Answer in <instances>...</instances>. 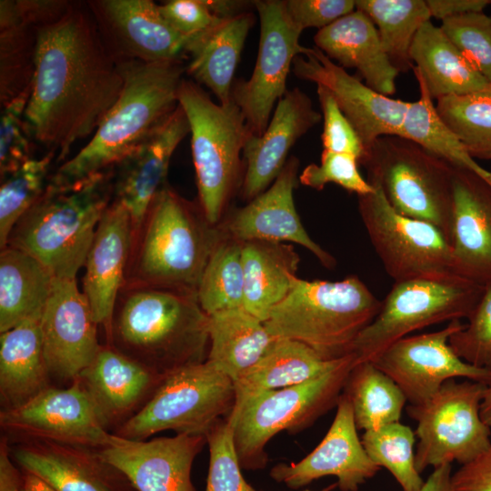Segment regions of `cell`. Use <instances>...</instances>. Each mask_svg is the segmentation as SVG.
I'll return each instance as SVG.
<instances>
[{
  "mask_svg": "<svg viewBox=\"0 0 491 491\" xmlns=\"http://www.w3.org/2000/svg\"><path fill=\"white\" fill-rule=\"evenodd\" d=\"M431 17L441 21L470 13L483 12L489 0H426Z\"/></svg>",
  "mask_w": 491,
  "mask_h": 491,
  "instance_id": "cell-54",
  "label": "cell"
},
{
  "mask_svg": "<svg viewBox=\"0 0 491 491\" xmlns=\"http://www.w3.org/2000/svg\"><path fill=\"white\" fill-rule=\"evenodd\" d=\"M255 22V15L247 11L231 18H220L206 30L186 38L185 73L196 84L208 88L219 104L232 100L234 75Z\"/></svg>",
  "mask_w": 491,
  "mask_h": 491,
  "instance_id": "cell-30",
  "label": "cell"
},
{
  "mask_svg": "<svg viewBox=\"0 0 491 491\" xmlns=\"http://www.w3.org/2000/svg\"><path fill=\"white\" fill-rule=\"evenodd\" d=\"M30 88L31 85L20 95L1 105V181L33 158L32 148L35 142L29 134L25 117Z\"/></svg>",
  "mask_w": 491,
  "mask_h": 491,
  "instance_id": "cell-46",
  "label": "cell"
},
{
  "mask_svg": "<svg viewBox=\"0 0 491 491\" xmlns=\"http://www.w3.org/2000/svg\"><path fill=\"white\" fill-rule=\"evenodd\" d=\"M235 402L233 380L205 360L166 375L147 404L113 434L135 440L167 430L205 436Z\"/></svg>",
  "mask_w": 491,
  "mask_h": 491,
  "instance_id": "cell-11",
  "label": "cell"
},
{
  "mask_svg": "<svg viewBox=\"0 0 491 491\" xmlns=\"http://www.w3.org/2000/svg\"><path fill=\"white\" fill-rule=\"evenodd\" d=\"M316 94L324 123L321 135L323 150L354 155L360 164L366 151L354 126L324 86L317 85Z\"/></svg>",
  "mask_w": 491,
  "mask_h": 491,
  "instance_id": "cell-50",
  "label": "cell"
},
{
  "mask_svg": "<svg viewBox=\"0 0 491 491\" xmlns=\"http://www.w3.org/2000/svg\"><path fill=\"white\" fill-rule=\"evenodd\" d=\"M341 358L325 360L305 344L277 338L266 355L234 382V407L258 395L296 386L321 376Z\"/></svg>",
  "mask_w": 491,
  "mask_h": 491,
  "instance_id": "cell-36",
  "label": "cell"
},
{
  "mask_svg": "<svg viewBox=\"0 0 491 491\" xmlns=\"http://www.w3.org/2000/svg\"><path fill=\"white\" fill-rule=\"evenodd\" d=\"M0 427L10 443L44 440L97 449L112 435L76 378L66 387L52 386L19 407L0 411Z\"/></svg>",
  "mask_w": 491,
  "mask_h": 491,
  "instance_id": "cell-16",
  "label": "cell"
},
{
  "mask_svg": "<svg viewBox=\"0 0 491 491\" xmlns=\"http://www.w3.org/2000/svg\"><path fill=\"white\" fill-rule=\"evenodd\" d=\"M260 22L258 52L247 80L235 81L231 98L241 110L251 134L266 129L277 102L287 91L286 81L294 59L305 46L299 43L303 31L290 19L284 0H256Z\"/></svg>",
  "mask_w": 491,
  "mask_h": 491,
  "instance_id": "cell-14",
  "label": "cell"
},
{
  "mask_svg": "<svg viewBox=\"0 0 491 491\" xmlns=\"http://www.w3.org/2000/svg\"><path fill=\"white\" fill-rule=\"evenodd\" d=\"M321 119L322 115L300 88L286 92L265 132L261 135L250 134L246 141L240 194L246 203L273 184L286 165L292 146Z\"/></svg>",
  "mask_w": 491,
  "mask_h": 491,
  "instance_id": "cell-26",
  "label": "cell"
},
{
  "mask_svg": "<svg viewBox=\"0 0 491 491\" xmlns=\"http://www.w3.org/2000/svg\"><path fill=\"white\" fill-rule=\"evenodd\" d=\"M480 416L484 423L491 429V384L487 385L481 401Z\"/></svg>",
  "mask_w": 491,
  "mask_h": 491,
  "instance_id": "cell-59",
  "label": "cell"
},
{
  "mask_svg": "<svg viewBox=\"0 0 491 491\" xmlns=\"http://www.w3.org/2000/svg\"><path fill=\"white\" fill-rule=\"evenodd\" d=\"M435 107L474 159L491 160V84L469 94L439 98Z\"/></svg>",
  "mask_w": 491,
  "mask_h": 491,
  "instance_id": "cell-42",
  "label": "cell"
},
{
  "mask_svg": "<svg viewBox=\"0 0 491 491\" xmlns=\"http://www.w3.org/2000/svg\"><path fill=\"white\" fill-rule=\"evenodd\" d=\"M163 18L185 38L199 34L220 18L215 16L205 0H170L158 5Z\"/></svg>",
  "mask_w": 491,
  "mask_h": 491,
  "instance_id": "cell-52",
  "label": "cell"
},
{
  "mask_svg": "<svg viewBox=\"0 0 491 491\" xmlns=\"http://www.w3.org/2000/svg\"><path fill=\"white\" fill-rule=\"evenodd\" d=\"M491 2V1H490Z\"/></svg>",
  "mask_w": 491,
  "mask_h": 491,
  "instance_id": "cell-62",
  "label": "cell"
},
{
  "mask_svg": "<svg viewBox=\"0 0 491 491\" xmlns=\"http://www.w3.org/2000/svg\"><path fill=\"white\" fill-rule=\"evenodd\" d=\"M362 444L371 460L386 467L403 491H422L425 484L415 464L416 433L395 422L365 431Z\"/></svg>",
  "mask_w": 491,
  "mask_h": 491,
  "instance_id": "cell-43",
  "label": "cell"
},
{
  "mask_svg": "<svg viewBox=\"0 0 491 491\" xmlns=\"http://www.w3.org/2000/svg\"><path fill=\"white\" fill-rule=\"evenodd\" d=\"M165 377L105 344L76 379L103 426L114 433L147 404Z\"/></svg>",
  "mask_w": 491,
  "mask_h": 491,
  "instance_id": "cell-24",
  "label": "cell"
},
{
  "mask_svg": "<svg viewBox=\"0 0 491 491\" xmlns=\"http://www.w3.org/2000/svg\"><path fill=\"white\" fill-rule=\"evenodd\" d=\"M381 306L357 276L338 281L296 277L264 323L275 337L298 341L323 359L336 360L352 353Z\"/></svg>",
  "mask_w": 491,
  "mask_h": 491,
  "instance_id": "cell-6",
  "label": "cell"
},
{
  "mask_svg": "<svg viewBox=\"0 0 491 491\" xmlns=\"http://www.w3.org/2000/svg\"><path fill=\"white\" fill-rule=\"evenodd\" d=\"M413 72L419 86V98L410 102L400 136L412 140L453 165L469 169L491 185V172L482 167L466 151L456 135L439 117L420 73Z\"/></svg>",
  "mask_w": 491,
  "mask_h": 491,
  "instance_id": "cell-40",
  "label": "cell"
},
{
  "mask_svg": "<svg viewBox=\"0 0 491 491\" xmlns=\"http://www.w3.org/2000/svg\"><path fill=\"white\" fill-rule=\"evenodd\" d=\"M113 175L112 167L70 185L48 184L15 225L7 246L37 259L55 278L75 279L113 201Z\"/></svg>",
  "mask_w": 491,
  "mask_h": 491,
  "instance_id": "cell-5",
  "label": "cell"
},
{
  "mask_svg": "<svg viewBox=\"0 0 491 491\" xmlns=\"http://www.w3.org/2000/svg\"><path fill=\"white\" fill-rule=\"evenodd\" d=\"M464 326L460 320H454L438 331L406 336L371 362L397 385L410 405L425 403L445 382L456 377L490 385V370L466 363L449 345L451 336Z\"/></svg>",
  "mask_w": 491,
  "mask_h": 491,
  "instance_id": "cell-15",
  "label": "cell"
},
{
  "mask_svg": "<svg viewBox=\"0 0 491 491\" xmlns=\"http://www.w3.org/2000/svg\"><path fill=\"white\" fill-rule=\"evenodd\" d=\"M124 85L90 141L52 175L66 186L112 168L145 141L178 105L185 65L182 60L118 63Z\"/></svg>",
  "mask_w": 491,
  "mask_h": 491,
  "instance_id": "cell-3",
  "label": "cell"
},
{
  "mask_svg": "<svg viewBox=\"0 0 491 491\" xmlns=\"http://www.w3.org/2000/svg\"><path fill=\"white\" fill-rule=\"evenodd\" d=\"M468 322L449 338V345L461 359L491 371V286L468 317Z\"/></svg>",
  "mask_w": 491,
  "mask_h": 491,
  "instance_id": "cell-48",
  "label": "cell"
},
{
  "mask_svg": "<svg viewBox=\"0 0 491 491\" xmlns=\"http://www.w3.org/2000/svg\"><path fill=\"white\" fill-rule=\"evenodd\" d=\"M299 160L288 158L273 184L242 207L227 211L218 224L223 233L240 242L261 240L297 244L311 252L326 268H334L335 257L307 234L294 200L299 183Z\"/></svg>",
  "mask_w": 491,
  "mask_h": 491,
  "instance_id": "cell-20",
  "label": "cell"
},
{
  "mask_svg": "<svg viewBox=\"0 0 491 491\" xmlns=\"http://www.w3.org/2000/svg\"><path fill=\"white\" fill-rule=\"evenodd\" d=\"M287 14L301 31L319 30L356 10L355 0H285Z\"/></svg>",
  "mask_w": 491,
  "mask_h": 491,
  "instance_id": "cell-51",
  "label": "cell"
},
{
  "mask_svg": "<svg viewBox=\"0 0 491 491\" xmlns=\"http://www.w3.org/2000/svg\"><path fill=\"white\" fill-rule=\"evenodd\" d=\"M189 133L187 117L178 104L145 141L113 166V201L129 214L132 239L154 199L167 184L172 155Z\"/></svg>",
  "mask_w": 491,
  "mask_h": 491,
  "instance_id": "cell-23",
  "label": "cell"
},
{
  "mask_svg": "<svg viewBox=\"0 0 491 491\" xmlns=\"http://www.w3.org/2000/svg\"><path fill=\"white\" fill-rule=\"evenodd\" d=\"M451 464L435 467L425 481L422 491H452L451 489Z\"/></svg>",
  "mask_w": 491,
  "mask_h": 491,
  "instance_id": "cell-57",
  "label": "cell"
},
{
  "mask_svg": "<svg viewBox=\"0 0 491 491\" xmlns=\"http://www.w3.org/2000/svg\"><path fill=\"white\" fill-rule=\"evenodd\" d=\"M208 316L207 361L236 381L250 370L277 339L265 323L244 308Z\"/></svg>",
  "mask_w": 491,
  "mask_h": 491,
  "instance_id": "cell-34",
  "label": "cell"
},
{
  "mask_svg": "<svg viewBox=\"0 0 491 491\" xmlns=\"http://www.w3.org/2000/svg\"><path fill=\"white\" fill-rule=\"evenodd\" d=\"M178 104L190 127L198 203L212 225H218L244 176L243 149L248 135L245 117L231 100L216 104L200 85L183 79Z\"/></svg>",
  "mask_w": 491,
  "mask_h": 491,
  "instance_id": "cell-7",
  "label": "cell"
},
{
  "mask_svg": "<svg viewBox=\"0 0 491 491\" xmlns=\"http://www.w3.org/2000/svg\"><path fill=\"white\" fill-rule=\"evenodd\" d=\"M24 473V486L22 491H55L49 484L40 477L30 474Z\"/></svg>",
  "mask_w": 491,
  "mask_h": 491,
  "instance_id": "cell-58",
  "label": "cell"
},
{
  "mask_svg": "<svg viewBox=\"0 0 491 491\" xmlns=\"http://www.w3.org/2000/svg\"><path fill=\"white\" fill-rule=\"evenodd\" d=\"M1 411L19 407L52 386L40 320L0 333Z\"/></svg>",
  "mask_w": 491,
  "mask_h": 491,
  "instance_id": "cell-31",
  "label": "cell"
},
{
  "mask_svg": "<svg viewBox=\"0 0 491 491\" xmlns=\"http://www.w3.org/2000/svg\"><path fill=\"white\" fill-rule=\"evenodd\" d=\"M97 326L76 280L55 278L40 320L51 379L71 384L94 360L101 347Z\"/></svg>",
  "mask_w": 491,
  "mask_h": 491,
  "instance_id": "cell-19",
  "label": "cell"
},
{
  "mask_svg": "<svg viewBox=\"0 0 491 491\" xmlns=\"http://www.w3.org/2000/svg\"><path fill=\"white\" fill-rule=\"evenodd\" d=\"M292 71L297 78L322 85L332 95L366 153L381 136H400L410 102L377 93L316 46H305L303 54L294 59Z\"/></svg>",
  "mask_w": 491,
  "mask_h": 491,
  "instance_id": "cell-17",
  "label": "cell"
},
{
  "mask_svg": "<svg viewBox=\"0 0 491 491\" xmlns=\"http://www.w3.org/2000/svg\"><path fill=\"white\" fill-rule=\"evenodd\" d=\"M54 276L42 263L7 246L0 253V333L24 322L41 320Z\"/></svg>",
  "mask_w": 491,
  "mask_h": 491,
  "instance_id": "cell-35",
  "label": "cell"
},
{
  "mask_svg": "<svg viewBox=\"0 0 491 491\" xmlns=\"http://www.w3.org/2000/svg\"><path fill=\"white\" fill-rule=\"evenodd\" d=\"M450 245L456 275L491 286V185L454 165Z\"/></svg>",
  "mask_w": 491,
  "mask_h": 491,
  "instance_id": "cell-27",
  "label": "cell"
},
{
  "mask_svg": "<svg viewBox=\"0 0 491 491\" xmlns=\"http://www.w3.org/2000/svg\"><path fill=\"white\" fill-rule=\"evenodd\" d=\"M197 298L206 315L244 308L242 242L223 235L204 269Z\"/></svg>",
  "mask_w": 491,
  "mask_h": 491,
  "instance_id": "cell-41",
  "label": "cell"
},
{
  "mask_svg": "<svg viewBox=\"0 0 491 491\" xmlns=\"http://www.w3.org/2000/svg\"><path fill=\"white\" fill-rule=\"evenodd\" d=\"M356 9L375 24L384 51L398 72L413 69L410 48L421 28L431 20L424 0H356Z\"/></svg>",
  "mask_w": 491,
  "mask_h": 491,
  "instance_id": "cell-39",
  "label": "cell"
},
{
  "mask_svg": "<svg viewBox=\"0 0 491 491\" xmlns=\"http://www.w3.org/2000/svg\"><path fill=\"white\" fill-rule=\"evenodd\" d=\"M38 27L20 14L15 1H0L1 105L31 85Z\"/></svg>",
  "mask_w": 491,
  "mask_h": 491,
  "instance_id": "cell-37",
  "label": "cell"
},
{
  "mask_svg": "<svg viewBox=\"0 0 491 491\" xmlns=\"http://www.w3.org/2000/svg\"><path fill=\"white\" fill-rule=\"evenodd\" d=\"M490 172H491V169H490Z\"/></svg>",
  "mask_w": 491,
  "mask_h": 491,
  "instance_id": "cell-61",
  "label": "cell"
},
{
  "mask_svg": "<svg viewBox=\"0 0 491 491\" xmlns=\"http://www.w3.org/2000/svg\"><path fill=\"white\" fill-rule=\"evenodd\" d=\"M13 460L10 443L6 436H1L0 442V491H22L24 473Z\"/></svg>",
  "mask_w": 491,
  "mask_h": 491,
  "instance_id": "cell-55",
  "label": "cell"
},
{
  "mask_svg": "<svg viewBox=\"0 0 491 491\" xmlns=\"http://www.w3.org/2000/svg\"><path fill=\"white\" fill-rule=\"evenodd\" d=\"M356 430L351 403L342 393L332 425L318 446L298 462L273 466L271 477L298 489L323 476H335L341 491H357L381 467L368 456Z\"/></svg>",
  "mask_w": 491,
  "mask_h": 491,
  "instance_id": "cell-22",
  "label": "cell"
},
{
  "mask_svg": "<svg viewBox=\"0 0 491 491\" xmlns=\"http://www.w3.org/2000/svg\"><path fill=\"white\" fill-rule=\"evenodd\" d=\"M198 201L192 202L167 183L151 204L132 241L125 284L197 294L211 253L223 237Z\"/></svg>",
  "mask_w": 491,
  "mask_h": 491,
  "instance_id": "cell-4",
  "label": "cell"
},
{
  "mask_svg": "<svg viewBox=\"0 0 491 491\" xmlns=\"http://www.w3.org/2000/svg\"><path fill=\"white\" fill-rule=\"evenodd\" d=\"M357 429L365 431L400 422L406 398L397 385L371 361L357 363L343 390Z\"/></svg>",
  "mask_w": 491,
  "mask_h": 491,
  "instance_id": "cell-38",
  "label": "cell"
},
{
  "mask_svg": "<svg viewBox=\"0 0 491 491\" xmlns=\"http://www.w3.org/2000/svg\"><path fill=\"white\" fill-rule=\"evenodd\" d=\"M205 3L211 13L222 19L236 16L254 6V1L244 0H205Z\"/></svg>",
  "mask_w": 491,
  "mask_h": 491,
  "instance_id": "cell-56",
  "label": "cell"
},
{
  "mask_svg": "<svg viewBox=\"0 0 491 491\" xmlns=\"http://www.w3.org/2000/svg\"><path fill=\"white\" fill-rule=\"evenodd\" d=\"M105 338V344L166 376L207 359L208 316L196 293L124 284Z\"/></svg>",
  "mask_w": 491,
  "mask_h": 491,
  "instance_id": "cell-2",
  "label": "cell"
},
{
  "mask_svg": "<svg viewBox=\"0 0 491 491\" xmlns=\"http://www.w3.org/2000/svg\"><path fill=\"white\" fill-rule=\"evenodd\" d=\"M410 59L434 101L469 94L490 84L431 20L418 30L410 48Z\"/></svg>",
  "mask_w": 491,
  "mask_h": 491,
  "instance_id": "cell-33",
  "label": "cell"
},
{
  "mask_svg": "<svg viewBox=\"0 0 491 491\" xmlns=\"http://www.w3.org/2000/svg\"><path fill=\"white\" fill-rule=\"evenodd\" d=\"M441 29L491 84V15L470 13L442 21Z\"/></svg>",
  "mask_w": 491,
  "mask_h": 491,
  "instance_id": "cell-47",
  "label": "cell"
},
{
  "mask_svg": "<svg viewBox=\"0 0 491 491\" xmlns=\"http://www.w3.org/2000/svg\"><path fill=\"white\" fill-rule=\"evenodd\" d=\"M486 286L456 274L395 282L372 323L356 338L357 363L372 361L411 332L471 316Z\"/></svg>",
  "mask_w": 491,
  "mask_h": 491,
  "instance_id": "cell-10",
  "label": "cell"
},
{
  "mask_svg": "<svg viewBox=\"0 0 491 491\" xmlns=\"http://www.w3.org/2000/svg\"><path fill=\"white\" fill-rule=\"evenodd\" d=\"M486 386L450 379L425 403L406 407L417 422L415 464L420 474L428 466L466 464L491 446V429L480 416Z\"/></svg>",
  "mask_w": 491,
  "mask_h": 491,
  "instance_id": "cell-12",
  "label": "cell"
},
{
  "mask_svg": "<svg viewBox=\"0 0 491 491\" xmlns=\"http://www.w3.org/2000/svg\"><path fill=\"white\" fill-rule=\"evenodd\" d=\"M54 152L31 158L1 181L0 248L7 246L9 235L22 215L45 191L51 177Z\"/></svg>",
  "mask_w": 491,
  "mask_h": 491,
  "instance_id": "cell-44",
  "label": "cell"
},
{
  "mask_svg": "<svg viewBox=\"0 0 491 491\" xmlns=\"http://www.w3.org/2000/svg\"><path fill=\"white\" fill-rule=\"evenodd\" d=\"M360 164L393 209L434 225L450 242L453 165L399 135L379 137Z\"/></svg>",
  "mask_w": 491,
  "mask_h": 491,
  "instance_id": "cell-8",
  "label": "cell"
},
{
  "mask_svg": "<svg viewBox=\"0 0 491 491\" xmlns=\"http://www.w3.org/2000/svg\"><path fill=\"white\" fill-rule=\"evenodd\" d=\"M209 447V468L205 491H259L241 472L234 442V424L226 416L205 436Z\"/></svg>",
  "mask_w": 491,
  "mask_h": 491,
  "instance_id": "cell-45",
  "label": "cell"
},
{
  "mask_svg": "<svg viewBox=\"0 0 491 491\" xmlns=\"http://www.w3.org/2000/svg\"><path fill=\"white\" fill-rule=\"evenodd\" d=\"M358 196V211L387 275L395 282L455 274L451 245L439 228L397 213L382 191Z\"/></svg>",
  "mask_w": 491,
  "mask_h": 491,
  "instance_id": "cell-13",
  "label": "cell"
},
{
  "mask_svg": "<svg viewBox=\"0 0 491 491\" xmlns=\"http://www.w3.org/2000/svg\"><path fill=\"white\" fill-rule=\"evenodd\" d=\"M358 165L354 155L323 150L320 164L306 165L299 174V183L316 190L333 183L357 196L374 192V186L360 174Z\"/></svg>",
  "mask_w": 491,
  "mask_h": 491,
  "instance_id": "cell-49",
  "label": "cell"
},
{
  "mask_svg": "<svg viewBox=\"0 0 491 491\" xmlns=\"http://www.w3.org/2000/svg\"><path fill=\"white\" fill-rule=\"evenodd\" d=\"M357 364L351 353L325 374L302 384L266 392L234 407V442L242 469H262L269 440L281 431L296 432L336 406L346 380Z\"/></svg>",
  "mask_w": 491,
  "mask_h": 491,
  "instance_id": "cell-9",
  "label": "cell"
},
{
  "mask_svg": "<svg viewBox=\"0 0 491 491\" xmlns=\"http://www.w3.org/2000/svg\"><path fill=\"white\" fill-rule=\"evenodd\" d=\"M10 451L23 472L40 477L55 491H136L97 448L29 440L10 443Z\"/></svg>",
  "mask_w": 491,
  "mask_h": 491,
  "instance_id": "cell-25",
  "label": "cell"
},
{
  "mask_svg": "<svg viewBox=\"0 0 491 491\" xmlns=\"http://www.w3.org/2000/svg\"><path fill=\"white\" fill-rule=\"evenodd\" d=\"M86 4L102 42L117 62L182 60L186 38L163 18L151 0H90Z\"/></svg>",
  "mask_w": 491,
  "mask_h": 491,
  "instance_id": "cell-18",
  "label": "cell"
},
{
  "mask_svg": "<svg viewBox=\"0 0 491 491\" xmlns=\"http://www.w3.org/2000/svg\"><path fill=\"white\" fill-rule=\"evenodd\" d=\"M452 491H491V446L451 476Z\"/></svg>",
  "mask_w": 491,
  "mask_h": 491,
  "instance_id": "cell-53",
  "label": "cell"
},
{
  "mask_svg": "<svg viewBox=\"0 0 491 491\" xmlns=\"http://www.w3.org/2000/svg\"><path fill=\"white\" fill-rule=\"evenodd\" d=\"M132 238L129 214L120 204L112 201L96 227L85 258L83 279V293L105 335L125 284Z\"/></svg>",
  "mask_w": 491,
  "mask_h": 491,
  "instance_id": "cell-28",
  "label": "cell"
},
{
  "mask_svg": "<svg viewBox=\"0 0 491 491\" xmlns=\"http://www.w3.org/2000/svg\"><path fill=\"white\" fill-rule=\"evenodd\" d=\"M314 42L338 65L356 69L373 90L395 94L399 72L384 51L375 24L362 11L356 9L318 30Z\"/></svg>",
  "mask_w": 491,
  "mask_h": 491,
  "instance_id": "cell-29",
  "label": "cell"
},
{
  "mask_svg": "<svg viewBox=\"0 0 491 491\" xmlns=\"http://www.w3.org/2000/svg\"><path fill=\"white\" fill-rule=\"evenodd\" d=\"M300 256L292 244L242 242L244 309L265 322L298 277Z\"/></svg>",
  "mask_w": 491,
  "mask_h": 491,
  "instance_id": "cell-32",
  "label": "cell"
},
{
  "mask_svg": "<svg viewBox=\"0 0 491 491\" xmlns=\"http://www.w3.org/2000/svg\"><path fill=\"white\" fill-rule=\"evenodd\" d=\"M124 80L85 2H71L37 29L34 74L25 117L35 143L63 161L94 135L116 102Z\"/></svg>",
  "mask_w": 491,
  "mask_h": 491,
  "instance_id": "cell-1",
  "label": "cell"
},
{
  "mask_svg": "<svg viewBox=\"0 0 491 491\" xmlns=\"http://www.w3.org/2000/svg\"><path fill=\"white\" fill-rule=\"evenodd\" d=\"M337 486V483H334L325 488H323L321 491H332L333 489H335L336 487ZM304 491H311V490H304Z\"/></svg>",
  "mask_w": 491,
  "mask_h": 491,
  "instance_id": "cell-60",
  "label": "cell"
},
{
  "mask_svg": "<svg viewBox=\"0 0 491 491\" xmlns=\"http://www.w3.org/2000/svg\"><path fill=\"white\" fill-rule=\"evenodd\" d=\"M205 443L201 435L135 440L112 433L108 444L98 452L136 491H195L192 466Z\"/></svg>",
  "mask_w": 491,
  "mask_h": 491,
  "instance_id": "cell-21",
  "label": "cell"
}]
</instances>
